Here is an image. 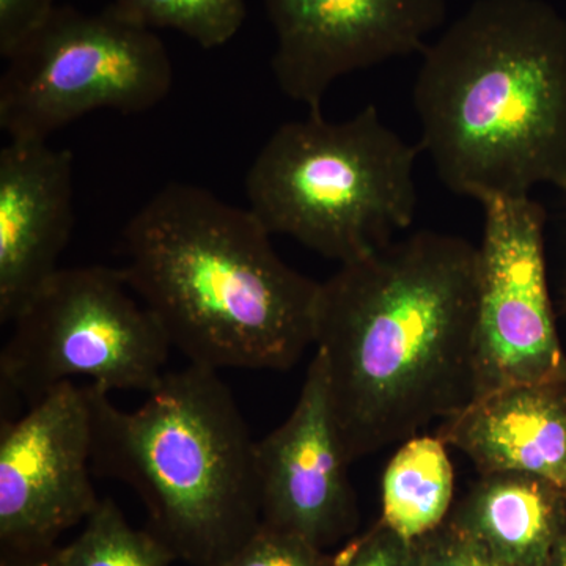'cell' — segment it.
Segmentation results:
<instances>
[{"label":"cell","mask_w":566,"mask_h":566,"mask_svg":"<svg viewBox=\"0 0 566 566\" xmlns=\"http://www.w3.org/2000/svg\"><path fill=\"white\" fill-rule=\"evenodd\" d=\"M174 558L151 531L134 528L112 499H102L81 534L44 560L50 566H169Z\"/></svg>","instance_id":"obj_16"},{"label":"cell","mask_w":566,"mask_h":566,"mask_svg":"<svg viewBox=\"0 0 566 566\" xmlns=\"http://www.w3.org/2000/svg\"><path fill=\"white\" fill-rule=\"evenodd\" d=\"M3 61L0 128L9 140H48L96 111L142 114L174 87L166 44L114 3L98 13L55 7Z\"/></svg>","instance_id":"obj_6"},{"label":"cell","mask_w":566,"mask_h":566,"mask_svg":"<svg viewBox=\"0 0 566 566\" xmlns=\"http://www.w3.org/2000/svg\"><path fill=\"white\" fill-rule=\"evenodd\" d=\"M57 7V0H0V55L10 54Z\"/></svg>","instance_id":"obj_21"},{"label":"cell","mask_w":566,"mask_h":566,"mask_svg":"<svg viewBox=\"0 0 566 566\" xmlns=\"http://www.w3.org/2000/svg\"><path fill=\"white\" fill-rule=\"evenodd\" d=\"M479 203L475 400L505 387L566 378L547 283L545 207L532 196L485 197Z\"/></svg>","instance_id":"obj_8"},{"label":"cell","mask_w":566,"mask_h":566,"mask_svg":"<svg viewBox=\"0 0 566 566\" xmlns=\"http://www.w3.org/2000/svg\"><path fill=\"white\" fill-rule=\"evenodd\" d=\"M126 17L145 28L172 29L203 50H216L243 28L245 0H114Z\"/></svg>","instance_id":"obj_17"},{"label":"cell","mask_w":566,"mask_h":566,"mask_svg":"<svg viewBox=\"0 0 566 566\" xmlns=\"http://www.w3.org/2000/svg\"><path fill=\"white\" fill-rule=\"evenodd\" d=\"M11 324L0 382L29 405L74 378L147 395L167 374L172 346L115 268H62Z\"/></svg>","instance_id":"obj_7"},{"label":"cell","mask_w":566,"mask_h":566,"mask_svg":"<svg viewBox=\"0 0 566 566\" xmlns=\"http://www.w3.org/2000/svg\"><path fill=\"white\" fill-rule=\"evenodd\" d=\"M218 566H334V557L303 536L262 524Z\"/></svg>","instance_id":"obj_18"},{"label":"cell","mask_w":566,"mask_h":566,"mask_svg":"<svg viewBox=\"0 0 566 566\" xmlns=\"http://www.w3.org/2000/svg\"><path fill=\"white\" fill-rule=\"evenodd\" d=\"M420 150L450 192L566 196V18L545 0H475L422 51Z\"/></svg>","instance_id":"obj_2"},{"label":"cell","mask_w":566,"mask_h":566,"mask_svg":"<svg viewBox=\"0 0 566 566\" xmlns=\"http://www.w3.org/2000/svg\"><path fill=\"white\" fill-rule=\"evenodd\" d=\"M549 566H566V535L558 542L551 557Z\"/></svg>","instance_id":"obj_22"},{"label":"cell","mask_w":566,"mask_h":566,"mask_svg":"<svg viewBox=\"0 0 566 566\" xmlns=\"http://www.w3.org/2000/svg\"><path fill=\"white\" fill-rule=\"evenodd\" d=\"M455 475L438 436H415L390 458L381 482V523L417 542L447 521Z\"/></svg>","instance_id":"obj_15"},{"label":"cell","mask_w":566,"mask_h":566,"mask_svg":"<svg viewBox=\"0 0 566 566\" xmlns=\"http://www.w3.org/2000/svg\"><path fill=\"white\" fill-rule=\"evenodd\" d=\"M74 227V159L48 140L0 150V319L13 322L54 277Z\"/></svg>","instance_id":"obj_12"},{"label":"cell","mask_w":566,"mask_h":566,"mask_svg":"<svg viewBox=\"0 0 566 566\" xmlns=\"http://www.w3.org/2000/svg\"><path fill=\"white\" fill-rule=\"evenodd\" d=\"M275 33L279 88L311 114L335 82L428 46L446 0H264Z\"/></svg>","instance_id":"obj_10"},{"label":"cell","mask_w":566,"mask_h":566,"mask_svg":"<svg viewBox=\"0 0 566 566\" xmlns=\"http://www.w3.org/2000/svg\"><path fill=\"white\" fill-rule=\"evenodd\" d=\"M450 524L512 566H549L566 535V497L557 488L516 472L480 475Z\"/></svg>","instance_id":"obj_14"},{"label":"cell","mask_w":566,"mask_h":566,"mask_svg":"<svg viewBox=\"0 0 566 566\" xmlns=\"http://www.w3.org/2000/svg\"><path fill=\"white\" fill-rule=\"evenodd\" d=\"M420 151L386 125L376 104L342 122L308 112L279 126L256 153L245 174L248 208L271 233L354 262L415 222Z\"/></svg>","instance_id":"obj_5"},{"label":"cell","mask_w":566,"mask_h":566,"mask_svg":"<svg viewBox=\"0 0 566 566\" xmlns=\"http://www.w3.org/2000/svg\"><path fill=\"white\" fill-rule=\"evenodd\" d=\"M436 436L480 475L538 476L566 497V378L488 394L442 420Z\"/></svg>","instance_id":"obj_13"},{"label":"cell","mask_w":566,"mask_h":566,"mask_svg":"<svg viewBox=\"0 0 566 566\" xmlns=\"http://www.w3.org/2000/svg\"><path fill=\"white\" fill-rule=\"evenodd\" d=\"M93 474L132 486L175 557L218 566L262 526L256 441L212 368L167 371L134 411L92 385Z\"/></svg>","instance_id":"obj_4"},{"label":"cell","mask_w":566,"mask_h":566,"mask_svg":"<svg viewBox=\"0 0 566 566\" xmlns=\"http://www.w3.org/2000/svg\"><path fill=\"white\" fill-rule=\"evenodd\" d=\"M479 245L420 230L319 283L315 346L349 464L475 400Z\"/></svg>","instance_id":"obj_1"},{"label":"cell","mask_w":566,"mask_h":566,"mask_svg":"<svg viewBox=\"0 0 566 566\" xmlns=\"http://www.w3.org/2000/svg\"><path fill=\"white\" fill-rule=\"evenodd\" d=\"M334 566H419V546L379 521L367 535L334 556Z\"/></svg>","instance_id":"obj_19"},{"label":"cell","mask_w":566,"mask_h":566,"mask_svg":"<svg viewBox=\"0 0 566 566\" xmlns=\"http://www.w3.org/2000/svg\"><path fill=\"white\" fill-rule=\"evenodd\" d=\"M419 566H512L493 556L449 521L423 538L417 539Z\"/></svg>","instance_id":"obj_20"},{"label":"cell","mask_w":566,"mask_h":566,"mask_svg":"<svg viewBox=\"0 0 566 566\" xmlns=\"http://www.w3.org/2000/svg\"><path fill=\"white\" fill-rule=\"evenodd\" d=\"M329 405L326 363L315 352L289 419L256 441L262 524L324 549L357 524L356 497Z\"/></svg>","instance_id":"obj_11"},{"label":"cell","mask_w":566,"mask_h":566,"mask_svg":"<svg viewBox=\"0 0 566 566\" xmlns=\"http://www.w3.org/2000/svg\"><path fill=\"white\" fill-rule=\"evenodd\" d=\"M562 312H564L565 318H566V273H565V281L564 285H562Z\"/></svg>","instance_id":"obj_24"},{"label":"cell","mask_w":566,"mask_h":566,"mask_svg":"<svg viewBox=\"0 0 566 566\" xmlns=\"http://www.w3.org/2000/svg\"><path fill=\"white\" fill-rule=\"evenodd\" d=\"M3 566H50L41 558H17V560H3Z\"/></svg>","instance_id":"obj_23"},{"label":"cell","mask_w":566,"mask_h":566,"mask_svg":"<svg viewBox=\"0 0 566 566\" xmlns=\"http://www.w3.org/2000/svg\"><path fill=\"white\" fill-rule=\"evenodd\" d=\"M92 382H63L0 431L3 560L46 557L102 499L92 482Z\"/></svg>","instance_id":"obj_9"},{"label":"cell","mask_w":566,"mask_h":566,"mask_svg":"<svg viewBox=\"0 0 566 566\" xmlns=\"http://www.w3.org/2000/svg\"><path fill=\"white\" fill-rule=\"evenodd\" d=\"M271 238L249 208L170 182L126 223L120 270L189 364L285 371L315 344L319 283Z\"/></svg>","instance_id":"obj_3"}]
</instances>
